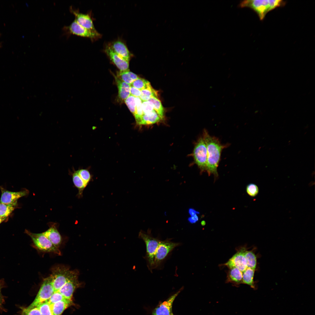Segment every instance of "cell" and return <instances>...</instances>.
<instances>
[{"label": "cell", "mask_w": 315, "mask_h": 315, "mask_svg": "<svg viewBox=\"0 0 315 315\" xmlns=\"http://www.w3.org/2000/svg\"><path fill=\"white\" fill-rule=\"evenodd\" d=\"M1 192L0 203L15 206L18 200L20 197L27 195L29 193L28 190L19 192H12L1 188Z\"/></svg>", "instance_id": "obj_9"}, {"label": "cell", "mask_w": 315, "mask_h": 315, "mask_svg": "<svg viewBox=\"0 0 315 315\" xmlns=\"http://www.w3.org/2000/svg\"><path fill=\"white\" fill-rule=\"evenodd\" d=\"M70 10L75 16V20L84 28L95 32H97L95 28L92 19L88 14L80 13L77 10L70 7Z\"/></svg>", "instance_id": "obj_13"}, {"label": "cell", "mask_w": 315, "mask_h": 315, "mask_svg": "<svg viewBox=\"0 0 315 315\" xmlns=\"http://www.w3.org/2000/svg\"><path fill=\"white\" fill-rule=\"evenodd\" d=\"M2 297L1 296V293L0 288V305H1V302H2Z\"/></svg>", "instance_id": "obj_42"}, {"label": "cell", "mask_w": 315, "mask_h": 315, "mask_svg": "<svg viewBox=\"0 0 315 315\" xmlns=\"http://www.w3.org/2000/svg\"><path fill=\"white\" fill-rule=\"evenodd\" d=\"M114 76L118 89V99L121 101H125L130 95L131 85L123 81L117 76Z\"/></svg>", "instance_id": "obj_17"}, {"label": "cell", "mask_w": 315, "mask_h": 315, "mask_svg": "<svg viewBox=\"0 0 315 315\" xmlns=\"http://www.w3.org/2000/svg\"><path fill=\"white\" fill-rule=\"evenodd\" d=\"M226 281L237 285L242 284V272L236 267L229 269Z\"/></svg>", "instance_id": "obj_18"}, {"label": "cell", "mask_w": 315, "mask_h": 315, "mask_svg": "<svg viewBox=\"0 0 315 315\" xmlns=\"http://www.w3.org/2000/svg\"><path fill=\"white\" fill-rule=\"evenodd\" d=\"M54 223L50 224L49 228L42 233L56 247L59 248L62 239Z\"/></svg>", "instance_id": "obj_16"}, {"label": "cell", "mask_w": 315, "mask_h": 315, "mask_svg": "<svg viewBox=\"0 0 315 315\" xmlns=\"http://www.w3.org/2000/svg\"><path fill=\"white\" fill-rule=\"evenodd\" d=\"M142 107L143 114H148L155 110L152 103L148 101H142Z\"/></svg>", "instance_id": "obj_36"}, {"label": "cell", "mask_w": 315, "mask_h": 315, "mask_svg": "<svg viewBox=\"0 0 315 315\" xmlns=\"http://www.w3.org/2000/svg\"><path fill=\"white\" fill-rule=\"evenodd\" d=\"M181 288L177 292L158 305L153 311L152 315H171L173 302L176 297L183 289Z\"/></svg>", "instance_id": "obj_11"}, {"label": "cell", "mask_w": 315, "mask_h": 315, "mask_svg": "<svg viewBox=\"0 0 315 315\" xmlns=\"http://www.w3.org/2000/svg\"><path fill=\"white\" fill-rule=\"evenodd\" d=\"M136 108L135 113L134 115L136 123L139 125L141 118L143 115L142 107V101L139 97H135Z\"/></svg>", "instance_id": "obj_26"}, {"label": "cell", "mask_w": 315, "mask_h": 315, "mask_svg": "<svg viewBox=\"0 0 315 315\" xmlns=\"http://www.w3.org/2000/svg\"><path fill=\"white\" fill-rule=\"evenodd\" d=\"M247 267L256 269L257 264V258L256 255L252 250H246L244 253Z\"/></svg>", "instance_id": "obj_23"}, {"label": "cell", "mask_w": 315, "mask_h": 315, "mask_svg": "<svg viewBox=\"0 0 315 315\" xmlns=\"http://www.w3.org/2000/svg\"><path fill=\"white\" fill-rule=\"evenodd\" d=\"M15 206L0 203V216L6 218L14 211Z\"/></svg>", "instance_id": "obj_27"}, {"label": "cell", "mask_w": 315, "mask_h": 315, "mask_svg": "<svg viewBox=\"0 0 315 315\" xmlns=\"http://www.w3.org/2000/svg\"><path fill=\"white\" fill-rule=\"evenodd\" d=\"M135 97L130 95L125 101L129 109L134 115L136 111Z\"/></svg>", "instance_id": "obj_30"}, {"label": "cell", "mask_w": 315, "mask_h": 315, "mask_svg": "<svg viewBox=\"0 0 315 315\" xmlns=\"http://www.w3.org/2000/svg\"><path fill=\"white\" fill-rule=\"evenodd\" d=\"M129 69L123 71H120L117 76L123 81L131 85L134 81L130 77L129 73Z\"/></svg>", "instance_id": "obj_31"}, {"label": "cell", "mask_w": 315, "mask_h": 315, "mask_svg": "<svg viewBox=\"0 0 315 315\" xmlns=\"http://www.w3.org/2000/svg\"><path fill=\"white\" fill-rule=\"evenodd\" d=\"M78 174L87 186L91 181L92 177L89 171L86 169H79L76 170Z\"/></svg>", "instance_id": "obj_29"}, {"label": "cell", "mask_w": 315, "mask_h": 315, "mask_svg": "<svg viewBox=\"0 0 315 315\" xmlns=\"http://www.w3.org/2000/svg\"><path fill=\"white\" fill-rule=\"evenodd\" d=\"M25 232L32 239L34 247L38 250L45 253H52L61 256L59 248L56 247L42 233H35L26 230Z\"/></svg>", "instance_id": "obj_4"}, {"label": "cell", "mask_w": 315, "mask_h": 315, "mask_svg": "<svg viewBox=\"0 0 315 315\" xmlns=\"http://www.w3.org/2000/svg\"><path fill=\"white\" fill-rule=\"evenodd\" d=\"M192 155L194 163L197 166L202 174L206 172L207 158V150L204 140L202 136L198 139L195 145Z\"/></svg>", "instance_id": "obj_5"}, {"label": "cell", "mask_w": 315, "mask_h": 315, "mask_svg": "<svg viewBox=\"0 0 315 315\" xmlns=\"http://www.w3.org/2000/svg\"><path fill=\"white\" fill-rule=\"evenodd\" d=\"M162 119L154 110L146 114H143L139 125H148L156 123Z\"/></svg>", "instance_id": "obj_20"}, {"label": "cell", "mask_w": 315, "mask_h": 315, "mask_svg": "<svg viewBox=\"0 0 315 315\" xmlns=\"http://www.w3.org/2000/svg\"><path fill=\"white\" fill-rule=\"evenodd\" d=\"M245 247H241L226 263L223 264L229 269L236 267L242 272L247 268L244 256Z\"/></svg>", "instance_id": "obj_8"}, {"label": "cell", "mask_w": 315, "mask_h": 315, "mask_svg": "<svg viewBox=\"0 0 315 315\" xmlns=\"http://www.w3.org/2000/svg\"><path fill=\"white\" fill-rule=\"evenodd\" d=\"M141 94L139 97L142 101H148L151 97H158L157 91L154 90L151 85L146 88L141 90Z\"/></svg>", "instance_id": "obj_24"}, {"label": "cell", "mask_w": 315, "mask_h": 315, "mask_svg": "<svg viewBox=\"0 0 315 315\" xmlns=\"http://www.w3.org/2000/svg\"><path fill=\"white\" fill-rule=\"evenodd\" d=\"M148 101L152 103L154 110L163 120L164 117V109L160 100L157 97H152Z\"/></svg>", "instance_id": "obj_25"}, {"label": "cell", "mask_w": 315, "mask_h": 315, "mask_svg": "<svg viewBox=\"0 0 315 315\" xmlns=\"http://www.w3.org/2000/svg\"><path fill=\"white\" fill-rule=\"evenodd\" d=\"M20 315H41L38 307L32 308H24L22 309Z\"/></svg>", "instance_id": "obj_34"}, {"label": "cell", "mask_w": 315, "mask_h": 315, "mask_svg": "<svg viewBox=\"0 0 315 315\" xmlns=\"http://www.w3.org/2000/svg\"><path fill=\"white\" fill-rule=\"evenodd\" d=\"M6 219V218H2L0 216V224L4 221Z\"/></svg>", "instance_id": "obj_40"}, {"label": "cell", "mask_w": 315, "mask_h": 315, "mask_svg": "<svg viewBox=\"0 0 315 315\" xmlns=\"http://www.w3.org/2000/svg\"><path fill=\"white\" fill-rule=\"evenodd\" d=\"M201 224L202 226H204L206 224V222L204 220H202L201 222Z\"/></svg>", "instance_id": "obj_41"}, {"label": "cell", "mask_w": 315, "mask_h": 315, "mask_svg": "<svg viewBox=\"0 0 315 315\" xmlns=\"http://www.w3.org/2000/svg\"><path fill=\"white\" fill-rule=\"evenodd\" d=\"M66 299L58 291H55L50 298L46 302L50 305L54 304L60 301Z\"/></svg>", "instance_id": "obj_33"}, {"label": "cell", "mask_w": 315, "mask_h": 315, "mask_svg": "<svg viewBox=\"0 0 315 315\" xmlns=\"http://www.w3.org/2000/svg\"><path fill=\"white\" fill-rule=\"evenodd\" d=\"M188 212L190 216H193L200 214L199 212L192 208H190L188 209Z\"/></svg>", "instance_id": "obj_39"}, {"label": "cell", "mask_w": 315, "mask_h": 315, "mask_svg": "<svg viewBox=\"0 0 315 315\" xmlns=\"http://www.w3.org/2000/svg\"><path fill=\"white\" fill-rule=\"evenodd\" d=\"M79 274L74 276L58 290L66 299L72 300L75 290L82 285L78 280Z\"/></svg>", "instance_id": "obj_12"}, {"label": "cell", "mask_w": 315, "mask_h": 315, "mask_svg": "<svg viewBox=\"0 0 315 315\" xmlns=\"http://www.w3.org/2000/svg\"><path fill=\"white\" fill-rule=\"evenodd\" d=\"M66 29L71 34L91 39L98 38L101 36L98 32L96 33L84 28L75 20L69 26L66 27Z\"/></svg>", "instance_id": "obj_10"}, {"label": "cell", "mask_w": 315, "mask_h": 315, "mask_svg": "<svg viewBox=\"0 0 315 315\" xmlns=\"http://www.w3.org/2000/svg\"><path fill=\"white\" fill-rule=\"evenodd\" d=\"M41 315H53L50 304L45 302L38 307Z\"/></svg>", "instance_id": "obj_32"}, {"label": "cell", "mask_w": 315, "mask_h": 315, "mask_svg": "<svg viewBox=\"0 0 315 315\" xmlns=\"http://www.w3.org/2000/svg\"><path fill=\"white\" fill-rule=\"evenodd\" d=\"M171 315H174V314H173V313H172V314H171Z\"/></svg>", "instance_id": "obj_43"}, {"label": "cell", "mask_w": 315, "mask_h": 315, "mask_svg": "<svg viewBox=\"0 0 315 315\" xmlns=\"http://www.w3.org/2000/svg\"><path fill=\"white\" fill-rule=\"evenodd\" d=\"M54 292L51 278L50 275L44 279L35 299L27 307L32 308L38 307L49 299Z\"/></svg>", "instance_id": "obj_6"}, {"label": "cell", "mask_w": 315, "mask_h": 315, "mask_svg": "<svg viewBox=\"0 0 315 315\" xmlns=\"http://www.w3.org/2000/svg\"><path fill=\"white\" fill-rule=\"evenodd\" d=\"M150 85L151 84L148 81L139 77L134 80L131 85L141 91L146 88Z\"/></svg>", "instance_id": "obj_28"}, {"label": "cell", "mask_w": 315, "mask_h": 315, "mask_svg": "<svg viewBox=\"0 0 315 315\" xmlns=\"http://www.w3.org/2000/svg\"><path fill=\"white\" fill-rule=\"evenodd\" d=\"M188 220L190 223H195L199 220V217L197 215L190 216L188 218Z\"/></svg>", "instance_id": "obj_38"}, {"label": "cell", "mask_w": 315, "mask_h": 315, "mask_svg": "<svg viewBox=\"0 0 315 315\" xmlns=\"http://www.w3.org/2000/svg\"><path fill=\"white\" fill-rule=\"evenodd\" d=\"M109 46L116 54L127 61L129 62L133 56L125 43L121 40L113 42Z\"/></svg>", "instance_id": "obj_15"}, {"label": "cell", "mask_w": 315, "mask_h": 315, "mask_svg": "<svg viewBox=\"0 0 315 315\" xmlns=\"http://www.w3.org/2000/svg\"><path fill=\"white\" fill-rule=\"evenodd\" d=\"M246 190L247 193L252 197L256 196L259 192V189L258 186L253 183L249 184L247 186Z\"/></svg>", "instance_id": "obj_35"}, {"label": "cell", "mask_w": 315, "mask_h": 315, "mask_svg": "<svg viewBox=\"0 0 315 315\" xmlns=\"http://www.w3.org/2000/svg\"><path fill=\"white\" fill-rule=\"evenodd\" d=\"M72 304V300L65 299L50 305L53 315H61Z\"/></svg>", "instance_id": "obj_19"}, {"label": "cell", "mask_w": 315, "mask_h": 315, "mask_svg": "<svg viewBox=\"0 0 315 315\" xmlns=\"http://www.w3.org/2000/svg\"><path fill=\"white\" fill-rule=\"evenodd\" d=\"M286 4V1L281 0H251L243 1L241 6L249 7L253 9L262 20L269 12L276 8L284 6Z\"/></svg>", "instance_id": "obj_2"}, {"label": "cell", "mask_w": 315, "mask_h": 315, "mask_svg": "<svg viewBox=\"0 0 315 315\" xmlns=\"http://www.w3.org/2000/svg\"><path fill=\"white\" fill-rule=\"evenodd\" d=\"M179 244L168 239L160 241L155 256L153 269L158 267L168 254Z\"/></svg>", "instance_id": "obj_7"}, {"label": "cell", "mask_w": 315, "mask_h": 315, "mask_svg": "<svg viewBox=\"0 0 315 315\" xmlns=\"http://www.w3.org/2000/svg\"><path fill=\"white\" fill-rule=\"evenodd\" d=\"M202 136L205 142L207 150L206 172L209 176L214 175L215 180L218 176L217 169L222 152L229 145L222 144L218 138L210 135L205 129L203 131Z\"/></svg>", "instance_id": "obj_1"}, {"label": "cell", "mask_w": 315, "mask_h": 315, "mask_svg": "<svg viewBox=\"0 0 315 315\" xmlns=\"http://www.w3.org/2000/svg\"><path fill=\"white\" fill-rule=\"evenodd\" d=\"M255 270L253 268L247 267L242 272V284H247L254 289L256 287L253 280Z\"/></svg>", "instance_id": "obj_21"}, {"label": "cell", "mask_w": 315, "mask_h": 315, "mask_svg": "<svg viewBox=\"0 0 315 315\" xmlns=\"http://www.w3.org/2000/svg\"><path fill=\"white\" fill-rule=\"evenodd\" d=\"M139 237L144 242L146 248V259L148 266L150 271L153 269L155 256L160 240L153 237L151 234L150 231L148 229V232L141 230L139 234Z\"/></svg>", "instance_id": "obj_3"}, {"label": "cell", "mask_w": 315, "mask_h": 315, "mask_svg": "<svg viewBox=\"0 0 315 315\" xmlns=\"http://www.w3.org/2000/svg\"><path fill=\"white\" fill-rule=\"evenodd\" d=\"M130 95L135 97H140L141 95V91L131 85Z\"/></svg>", "instance_id": "obj_37"}, {"label": "cell", "mask_w": 315, "mask_h": 315, "mask_svg": "<svg viewBox=\"0 0 315 315\" xmlns=\"http://www.w3.org/2000/svg\"><path fill=\"white\" fill-rule=\"evenodd\" d=\"M105 51L111 60L120 69V71H125L129 69V62L123 59L116 54L109 45L105 48Z\"/></svg>", "instance_id": "obj_14"}, {"label": "cell", "mask_w": 315, "mask_h": 315, "mask_svg": "<svg viewBox=\"0 0 315 315\" xmlns=\"http://www.w3.org/2000/svg\"><path fill=\"white\" fill-rule=\"evenodd\" d=\"M71 173L74 184L78 191V196L79 197H81L83 196V191L87 186L79 176L76 170H73V172Z\"/></svg>", "instance_id": "obj_22"}]
</instances>
